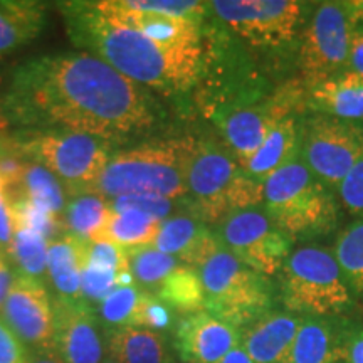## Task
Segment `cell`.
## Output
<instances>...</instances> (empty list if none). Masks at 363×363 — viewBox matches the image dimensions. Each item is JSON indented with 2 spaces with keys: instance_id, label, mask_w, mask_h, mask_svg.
Here are the masks:
<instances>
[{
  "instance_id": "1",
  "label": "cell",
  "mask_w": 363,
  "mask_h": 363,
  "mask_svg": "<svg viewBox=\"0 0 363 363\" xmlns=\"http://www.w3.org/2000/svg\"><path fill=\"white\" fill-rule=\"evenodd\" d=\"M4 116L29 131H71L115 145L148 133L158 106L143 86L93 54L34 57L17 67Z\"/></svg>"
},
{
  "instance_id": "2",
  "label": "cell",
  "mask_w": 363,
  "mask_h": 363,
  "mask_svg": "<svg viewBox=\"0 0 363 363\" xmlns=\"http://www.w3.org/2000/svg\"><path fill=\"white\" fill-rule=\"evenodd\" d=\"M67 35L83 52L93 54L143 88L162 94L187 93L201 79L203 48L160 44L118 24L93 2L59 4Z\"/></svg>"
},
{
  "instance_id": "3",
  "label": "cell",
  "mask_w": 363,
  "mask_h": 363,
  "mask_svg": "<svg viewBox=\"0 0 363 363\" xmlns=\"http://www.w3.org/2000/svg\"><path fill=\"white\" fill-rule=\"evenodd\" d=\"M262 207L293 242L326 238L340 222L337 195L316 179L301 157L267 177Z\"/></svg>"
},
{
  "instance_id": "4",
  "label": "cell",
  "mask_w": 363,
  "mask_h": 363,
  "mask_svg": "<svg viewBox=\"0 0 363 363\" xmlns=\"http://www.w3.org/2000/svg\"><path fill=\"white\" fill-rule=\"evenodd\" d=\"M192 138L138 143L113 152L96 192L103 197L125 195H160L174 201H187L185 165Z\"/></svg>"
},
{
  "instance_id": "5",
  "label": "cell",
  "mask_w": 363,
  "mask_h": 363,
  "mask_svg": "<svg viewBox=\"0 0 363 363\" xmlns=\"http://www.w3.org/2000/svg\"><path fill=\"white\" fill-rule=\"evenodd\" d=\"M185 182L189 212L206 224H217L235 208L262 206V184L251 179L219 143L192 140Z\"/></svg>"
},
{
  "instance_id": "6",
  "label": "cell",
  "mask_w": 363,
  "mask_h": 363,
  "mask_svg": "<svg viewBox=\"0 0 363 363\" xmlns=\"http://www.w3.org/2000/svg\"><path fill=\"white\" fill-rule=\"evenodd\" d=\"M279 274L281 298L286 310L294 315L337 316L353 305V293L333 252L326 247L294 249Z\"/></svg>"
},
{
  "instance_id": "7",
  "label": "cell",
  "mask_w": 363,
  "mask_h": 363,
  "mask_svg": "<svg viewBox=\"0 0 363 363\" xmlns=\"http://www.w3.org/2000/svg\"><path fill=\"white\" fill-rule=\"evenodd\" d=\"M208 315L242 330L272 311L274 294L267 276L242 264L220 247L199 267Z\"/></svg>"
},
{
  "instance_id": "8",
  "label": "cell",
  "mask_w": 363,
  "mask_h": 363,
  "mask_svg": "<svg viewBox=\"0 0 363 363\" xmlns=\"http://www.w3.org/2000/svg\"><path fill=\"white\" fill-rule=\"evenodd\" d=\"M27 158L57 177L67 192H93L113 155L111 145L71 131H26L12 140Z\"/></svg>"
},
{
  "instance_id": "9",
  "label": "cell",
  "mask_w": 363,
  "mask_h": 363,
  "mask_svg": "<svg viewBox=\"0 0 363 363\" xmlns=\"http://www.w3.org/2000/svg\"><path fill=\"white\" fill-rule=\"evenodd\" d=\"M220 244L234 257L259 274H279L294 242L267 216L262 206L235 208L216 224Z\"/></svg>"
},
{
  "instance_id": "10",
  "label": "cell",
  "mask_w": 363,
  "mask_h": 363,
  "mask_svg": "<svg viewBox=\"0 0 363 363\" xmlns=\"http://www.w3.org/2000/svg\"><path fill=\"white\" fill-rule=\"evenodd\" d=\"M299 157L318 180L337 194L342 180L363 158V125L313 115L303 121Z\"/></svg>"
},
{
  "instance_id": "11",
  "label": "cell",
  "mask_w": 363,
  "mask_h": 363,
  "mask_svg": "<svg viewBox=\"0 0 363 363\" xmlns=\"http://www.w3.org/2000/svg\"><path fill=\"white\" fill-rule=\"evenodd\" d=\"M227 27L261 48H283L301 34L305 4L294 0H216L207 2Z\"/></svg>"
},
{
  "instance_id": "12",
  "label": "cell",
  "mask_w": 363,
  "mask_h": 363,
  "mask_svg": "<svg viewBox=\"0 0 363 363\" xmlns=\"http://www.w3.org/2000/svg\"><path fill=\"white\" fill-rule=\"evenodd\" d=\"M353 26L340 2L318 4L308 17L299 38V67L310 84L350 69Z\"/></svg>"
},
{
  "instance_id": "13",
  "label": "cell",
  "mask_w": 363,
  "mask_h": 363,
  "mask_svg": "<svg viewBox=\"0 0 363 363\" xmlns=\"http://www.w3.org/2000/svg\"><path fill=\"white\" fill-rule=\"evenodd\" d=\"M289 113L283 101L242 96L216 106L211 116L229 152L242 165L261 148L278 121Z\"/></svg>"
},
{
  "instance_id": "14",
  "label": "cell",
  "mask_w": 363,
  "mask_h": 363,
  "mask_svg": "<svg viewBox=\"0 0 363 363\" xmlns=\"http://www.w3.org/2000/svg\"><path fill=\"white\" fill-rule=\"evenodd\" d=\"M0 316L26 347L54 352V308L43 281L17 274Z\"/></svg>"
},
{
  "instance_id": "15",
  "label": "cell",
  "mask_w": 363,
  "mask_h": 363,
  "mask_svg": "<svg viewBox=\"0 0 363 363\" xmlns=\"http://www.w3.org/2000/svg\"><path fill=\"white\" fill-rule=\"evenodd\" d=\"M54 308V353L65 363H101L106 335L93 306L83 299L56 296Z\"/></svg>"
},
{
  "instance_id": "16",
  "label": "cell",
  "mask_w": 363,
  "mask_h": 363,
  "mask_svg": "<svg viewBox=\"0 0 363 363\" xmlns=\"http://www.w3.org/2000/svg\"><path fill=\"white\" fill-rule=\"evenodd\" d=\"M174 345L184 363H217L240 347V333L207 311H199L179 321Z\"/></svg>"
},
{
  "instance_id": "17",
  "label": "cell",
  "mask_w": 363,
  "mask_h": 363,
  "mask_svg": "<svg viewBox=\"0 0 363 363\" xmlns=\"http://www.w3.org/2000/svg\"><path fill=\"white\" fill-rule=\"evenodd\" d=\"M103 17L118 24L130 27L136 33L160 44L199 45L202 44L201 22L182 19V17L163 16L157 12L136 11L126 6L123 0H103L93 2Z\"/></svg>"
},
{
  "instance_id": "18",
  "label": "cell",
  "mask_w": 363,
  "mask_h": 363,
  "mask_svg": "<svg viewBox=\"0 0 363 363\" xmlns=\"http://www.w3.org/2000/svg\"><path fill=\"white\" fill-rule=\"evenodd\" d=\"M152 246L175 257L180 264L197 267V269L212 254L224 247L216 230L190 212L175 214L160 222Z\"/></svg>"
},
{
  "instance_id": "19",
  "label": "cell",
  "mask_w": 363,
  "mask_h": 363,
  "mask_svg": "<svg viewBox=\"0 0 363 363\" xmlns=\"http://www.w3.org/2000/svg\"><path fill=\"white\" fill-rule=\"evenodd\" d=\"M353 331L335 316H303L284 363H342Z\"/></svg>"
},
{
  "instance_id": "20",
  "label": "cell",
  "mask_w": 363,
  "mask_h": 363,
  "mask_svg": "<svg viewBox=\"0 0 363 363\" xmlns=\"http://www.w3.org/2000/svg\"><path fill=\"white\" fill-rule=\"evenodd\" d=\"M303 316L289 311H269L239 330L240 348L252 363H284Z\"/></svg>"
},
{
  "instance_id": "21",
  "label": "cell",
  "mask_w": 363,
  "mask_h": 363,
  "mask_svg": "<svg viewBox=\"0 0 363 363\" xmlns=\"http://www.w3.org/2000/svg\"><path fill=\"white\" fill-rule=\"evenodd\" d=\"M308 106L316 115L363 125V76L345 69L310 84Z\"/></svg>"
},
{
  "instance_id": "22",
  "label": "cell",
  "mask_w": 363,
  "mask_h": 363,
  "mask_svg": "<svg viewBox=\"0 0 363 363\" xmlns=\"http://www.w3.org/2000/svg\"><path fill=\"white\" fill-rule=\"evenodd\" d=\"M301 135L303 121H299L294 113H289L278 121L261 148L240 167L251 179L264 184L267 177L299 157Z\"/></svg>"
},
{
  "instance_id": "23",
  "label": "cell",
  "mask_w": 363,
  "mask_h": 363,
  "mask_svg": "<svg viewBox=\"0 0 363 363\" xmlns=\"http://www.w3.org/2000/svg\"><path fill=\"white\" fill-rule=\"evenodd\" d=\"M86 267V240L62 234L48 246V276L56 296L81 299V279Z\"/></svg>"
},
{
  "instance_id": "24",
  "label": "cell",
  "mask_w": 363,
  "mask_h": 363,
  "mask_svg": "<svg viewBox=\"0 0 363 363\" xmlns=\"http://www.w3.org/2000/svg\"><path fill=\"white\" fill-rule=\"evenodd\" d=\"M45 26V6L30 0H0V56L33 43Z\"/></svg>"
},
{
  "instance_id": "25",
  "label": "cell",
  "mask_w": 363,
  "mask_h": 363,
  "mask_svg": "<svg viewBox=\"0 0 363 363\" xmlns=\"http://www.w3.org/2000/svg\"><path fill=\"white\" fill-rule=\"evenodd\" d=\"M104 335L108 353L118 363H172L167 340L158 331L125 326Z\"/></svg>"
},
{
  "instance_id": "26",
  "label": "cell",
  "mask_w": 363,
  "mask_h": 363,
  "mask_svg": "<svg viewBox=\"0 0 363 363\" xmlns=\"http://www.w3.org/2000/svg\"><path fill=\"white\" fill-rule=\"evenodd\" d=\"M113 214L111 201L96 192H86L72 197L67 202L62 225L66 234L91 242L101 238L104 227Z\"/></svg>"
},
{
  "instance_id": "27",
  "label": "cell",
  "mask_w": 363,
  "mask_h": 363,
  "mask_svg": "<svg viewBox=\"0 0 363 363\" xmlns=\"http://www.w3.org/2000/svg\"><path fill=\"white\" fill-rule=\"evenodd\" d=\"M160 222L138 211L115 212L104 227L101 238L98 240H108L115 246L125 249H135L152 246L157 238Z\"/></svg>"
},
{
  "instance_id": "28",
  "label": "cell",
  "mask_w": 363,
  "mask_h": 363,
  "mask_svg": "<svg viewBox=\"0 0 363 363\" xmlns=\"http://www.w3.org/2000/svg\"><path fill=\"white\" fill-rule=\"evenodd\" d=\"M170 306L185 315L203 311L206 308V293L197 267L180 264L172 274L163 281L155 294Z\"/></svg>"
},
{
  "instance_id": "29",
  "label": "cell",
  "mask_w": 363,
  "mask_h": 363,
  "mask_svg": "<svg viewBox=\"0 0 363 363\" xmlns=\"http://www.w3.org/2000/svg\"><path fill=\"white\" fill-rule=\"evenodd\" d=\"M13 192L21 194V199H26L62 219L67 206L65 185L59 182L52 172H49L39 163H27L19 189Z\"/></svg>"
},
{
  "instance_id": "30",
  "label": "cell",
  "mask_w": 363,
  "mask_h": 363,
  "mask_svg": "<svg viewBox=\"0 0 363 363\" xmlns=\"http://www.w3.org/2000/svg\"><path fill=\"white\" fill-rule=\"evenodd\" d=\"M126 256H128V267L135 284L152 294H157L163 281L180 266L175 257L158 251L153 246L128 249Z\"/></svg>"
},
{
  "instance_id": "31",
  "label": "cell",
  "mask_w": 363,
  "mask_h": 363,
  "mask_svg": "<svg viewBox=\"0 0 363 363\" xmlns=\"http://www.w3.org/2000/svg\"><path fill=\"white\" fill-rule=\"evenodd\" d=\"M48 246L49 240L39 230L17 222L9 257L19 267V274L43 281L48 274Z\"/></svg>"
},
{
  "instance_id": "32",
  "label": "cell",
  "mask_w": 363,
  "mask_h": 363,
  "mask_svg": "<svg viewBox=\"0 0 363 363\" xmlns=\"http://www.w3.org/2000/svg\"><path fill=\"white\" fill-rule=\"evenodd\" d=\"M333 256L350 291L363 298V219L347 225L338 234Z\"/></svg>"
},
{
  "instance_id": "33",
  "label": "cell",
  "mask_w": 363,
  "mask_h": 363,
  "mask_svg": "<svg viewBox=\"0 0 363 363\" xmlns=\"http://www.w3.org/2000/svg\"><path fill=\"white\" fill-rule=\"evenodd\" d=\"M147 291L138 286H118L99 303V320L111 328L135 326L138 328L140 313H142Z\"/></svg>"
},
{
  "instance_id": "34",
  "label": "cell",
  "mask_w": 363,
  "mask_h": 363,
  "mask_svg": "<svg viewBox=\"0 0 363 363\" xmlns=\"http://www.w3.org/2000/svg\"><path fill=\"white\" fill-rule=\"evenodd\" d=\"M133 276L131 272H120L104 269L93 264H86L81 279V299L93 306L94 303H101L118 286H133Z\"/></svg>"
},
{
  "instance_id": "35",
  "label": "cell",
  "mask_w": 363,
  "mask_h": 363,
  "mask_svg": "<svg viewBox=\"0 0 363 363\" xmlns=\"http://www.w3.org/2000/svg\"><path fill=\"white\" fill-rule=\"evenodd\" d=\"M187 201H174V199L160 197V195H125L111 201V208L120 211H138L143 212L158 222L179 214V207L185 206Z\"/></svg>"
},
{
  "instance_id": "36",
  "label": "cell",
  "mask_w": 363,
  "mask_h": 363,
  "mask_svg": "<svg viewBox=\"0 0 363 363\" xmlns=\"http://www.w3.org/2000/svg\"><path fill=\"white\" fill-rule=\"evenodd\" d=\"M123 2L136 11L182 17V19L201 22V24L208 11L207 2H187V0H123Z\"/></svg>"
},
{
  "instance_id": "37",
  "label": "cell",
  "mask_w": 363,
  "mask_h": 363,
  "mask_svg": "<svg viewBox=\"0 0 363 363\" xmlns=\"http://www.w3.org/2000/svg\"><path fill=\"white\" fill-rule=\"evenodd\" d=\"M27 163L29 160L13 147L12 140L9 142L0 140V187L4 189V192L11 194L19 189Z\"/></svg>"
},
{
  "instance_id": "38",
  "label": "cell",
  "mask_w": 363,
  "mask_h": 363,
  "mask_svg": "<svg viewBox=\"0 0 363 363\" xmlns=\"http://www.w3.org/2000/svg\"><path fill=\"white\" fill-rule=\"evenodd\" d=\"M86 264H93L104 269L120 272H128V256L125 249L115 246L108 240H91L86 242Z\"/></svg>"
},
{
  "instance_id": "39",
  "label": "cell",
  "mask_w": 363,
  "mask_h": 363,
  "mask_svg": "<svg viewBox=\"0 0 363 363\" xmlns=\"http://www.w3.org/2000/svg\"><path fill=\"white\" fill-rule=\"evenodd\" d=\"M338 201L352 216L363 219V158L348 172L337 190Z\"/></svg>"
},
{
  "instance_id": "40",
  "label": "cell",
  "mask_w": 363,
  "mask_h": 363,
  "mask_svg": "<svg viewBox=\"0 0 363 363\" xmlns=\"http://www.w3.org/2000/svg\"><path fill=\"white\" fill-rule=\"evenodd\" d=\"M172 326H174V313H172V308L167 306L155 294L147 293L142 313H140L138 328H147L162 333V331L170 330Z\"/></svg>"
},
{
  "instance_id": "41",
  "label": "cell",
  "mask_w": 363,
  "mask_h": 363,
  "mask_svg": "<svg viewBox=\"0 0 363 363\" xmlns=\"http://www.w3.org/2000/svg\"><path fill=\"white\" fill-rule=\"evenodd\" d=\"M30 353L0 316V363H29Z\"/></svg>"
},
{
  "instance_id": "42",
  "label": "cell",
  "mask_w": 363,
  "mask_h": 363,
  "mask_svg": "<svg viewBox=\"0 0 363 363\" xmlns=\"http://www.w3.org/2000/svg\"><path fill=\"white\" fill-rule=\"evenodd\" d=\"M16 214H13L12 203L7 194L0 187V251L9 257L12 247V239L16 234Z\"/></svg>"
},
{
  "instance_id": "43",
  "label": "cell",
  "mask_w": 363,
  "mask_h": 363,
  "mask_svg": "<svg viewBox=\"0 0 363 363\" xmlns=\"http://www.w3.org/2000/svg\"><path fill=\"white\" fill-rule=\"evenodd\" d=\"M348 67L363 76V30L360 27H353Z\"/></svg>"
},
{
  "instance_id": "44",
  "label": "cell",
  "mask_w": 363,
  "mask_h": 363,
  "mask_svg": "<svg viewBox=\"0 0 363 363\" xmlns=\"http://www.w3.org/2000/svg\"><path fill=\"white\" fill-rule=\"evenodd\" d=\"M342 4L347 19L353 27L363 26V0H345Z\"/></svg>"
},
{
  "instance_id": "45",
  "label": "cell",
  "mask_w": 363,
  "mask_h": 363,
  "mask_svg": "<svg viewBox=\"0 0 363 363\" xmlns=\"http://www.w3.org/2000/svg\"><path fill=\"white\" fill-rule=\"evenodd\" d=\"M348 363H363V328L353 331L348 343Z\"/></svg>"
},
{
  "instance_id": "46",
  "label": "cell",
  "mask_w": 363,
  "mask_h": 363,
  "mask_svg": "<svg viewBox=\"0 0 363 363\" xmlns=\"http://www.w3.org/2000/svg\"><path fill=\"white\" fill-rule=\"evenodd\" d=\"M13 279H16V276H13V272L11 271L9 264L0 269V311H2L4 303H6V299L9 296V291H11Z\"/></svg>"
},
{
  "instance_id": "47",
  "label": "cell",
  "mask_w": 363,
  "mask_h": 363,
  "mask_svg": "<svg viewBox=\"0 0 363 363\" xmlns=\"http://www.w3.org/2000/svg\"><path fill=\"white\" fill-rule=\"evenodd\" d=\"M217 363H252V360L247 357V353L244 352L242 348L238 347L234 348L233 352L227 353V355Z\"/></svg>"
},
{
  "instance_id": "48",
  "label": "cell",
  "mask_w": 363,
  "mask_h": 363,
  "mask_svg": "<svg viewBox=\"0 0 363 363\" xmlns=\"http://www.w3.org/2000/svg\"><path fill=\"white\" fill-rule=\"evenodd\" d=\"M29 363H65L54 352H33Z\"/></svg>"
},
{
  "instance_id": "49",
  "label": "cell",
  "mask_w": 363,
  "mask_h": 363,
  "mask_svg": "<svg viewBox=\"0 0 363 363\" xmlns=\"http://www.w3.org/2000/svg\"><path fill=\"white\" fill-rule=\"evenodd\" d=\"M6 266H7V257H6V254L0 251V269H2V267H6Z\"/></svg>"
},
{
  "instance_id": "50",
  "label": "cell",
  "mask_w": 363,
  "mask_h": 363,
  "mask_svg": "<svg viewBox=\"0 0 363 363\" xmlns=\"http://www.w3.org/2000/svg\"><path fill=\"white\" fill-rule=\"evenodd\" d=\"M101 363H118V362L115 360V358H111V357H104V360Z\"/></svg>"
},
{
  "instance_id": "51",
  "label": "cell",
  "mask_w": 363,
  "mask_h": 363,
  "mask_svg": "<svg viewBox=\"0 0 363 363\" xmlns=\"http://www.w3.org/2000/svg\"><path fill=\"white\" fill-rule=\"evenodd\" d=\"M360 29H362V30H363V26H362V27H360Z\"/></svg>"
}]
</instances>
